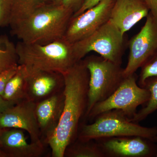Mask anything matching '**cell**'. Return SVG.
Instances as JSON below:
<instances>
[{
  "mask_svg": "<svg viewBox=\"0 0 157 157\" xmlns=\"http://www.w3.org/2000/svg\"><path fill=\"white\" fill-rule=\"evenodd\" d=\"M86 0H62V4L75 13L81 8Z\"/></svg>",
  "mask_w": 157,
  "mask_h": 157,
  "instance_id": "obj_24",
  "label": "cell"
},
{
  "mask_svg": "<svg viewBox=\"0 0 157 157\" xmlns=\"http://www.w3.org/2000/svg\"><path fill=\"white\" fill-rule=\"evenodd\" d=\"M55 2H56L61 4V3H62V0H55Z\"/></svg>",
  "mask_w": 157,
  "mask_h": 157,
  "instance_id": "obj_29",
  "label": "cell"
},
{
  "mask_svg": "<svg viewBox=\"0 0 157 157\" xmlns=\"http://www.w3.org/2000/svg\"><path fill=\"white\" fill-rule=\"evenodd\" d=\"M96 140L106 157L156 156L157 146L153 141L140 137L125 136L101 138Z\"/></svg>",
  "mask_w": 157,
  "mask_h": 157,
  "instance_id": "obj_11",
  "label": "cell"
},
{
  "mask_svg": "<svg viewBox=\"0 0 157 157\" xmlns=\"http://www.w3.org/2000/svg\"><path fill=\"white\" fill-rule=\"evenodd\" d=\"M125 35L109 20L89 36L73 44V48L79 60L94 52L104 58L121 65L128 46Z\"/></svg>",
  "mask_w": 157,
  "mask_h": 157,
  "instance_id": "obj_6",
  "label": "cell"
},
{
  "mask_svg": "<svg viewBox=\"0 0 157 157\" xmlns=\"http://www.w3.org/2000/svg\"><path fill=\"white\" fill-rule=\"evenodd\" d=\"M63 90L36 104V114L42 141L46 142L56 129L63 109Z\"/></svg>",
  "mask_w": 157,
  "mask_h": 157,
  "instance_id": "obj_13",
  "label": "cell"
},
{
  "mask_svg": "<svg viewBox=\"0 0 157 157\" xmlns=\"http://www.w3.org/2000/svg\"><path fill=\"white\" fill-rule=\"evenodd\" d=\"M0 128L21 129L28 133L31 142L44 143L37 121L36 104L28 99L14 104L0 113Z\"/></svg>",
  "mask_w": 157,
  "mask_h": 157,
  "instance_id": "obj_10",
  "label": "cell"
},
{
  "mask_svg": "<svg viewBox=\"0 0 157 157\" xmlns=\"http://www.w3.org/2000/svg\"><path fill=\"white\" fill-rule=\"evenodd\" d=\"M151 13L157 19V0H143Z\"/></svg>",
  "mask_w": 157,
  "mask_h": 157,
  "instance_id": "obj_26",
  "label": "cell"
},
{
  "mask_svg": "<svg viewBox=\"0 0 157 157\" xmlns=\"http://www.w3.org/2000/svg\"><path fill=\"white\" fill-rule=\"evenodd\" d=\"M25 67L27 99L37 104L63 90L64 78L62 73Z\"/></svg>",
  "mask_w": 157,
  "mask_h": 157,
  "instance_id": "obj_12",
  "label": "cell"
},
{
  "mask_svg": "<svg viewBox=\"0 0 157 157\" xmlns=\"http://www.w3.org/2000/svg\"><path fill=\"white\" fill-rule=\"evenodd\" d=\"M73 14L62 3L54 2L37 9L11 27V33L25 43H51L63 39Z\"/></svg>",
  "mask_w": 157,
  "mask_h": 157,
  "instance_id": "obj_2",
  "label": "cell"
},
{
  "mask_svg": "<svg viewBox=\"0 0 157 157\" xmlns=\"http://www.w3.org/2000/svg\"><path fill=\"white\" fill-rule=\"evenodd\" d=\"M26 69L24 65H18L17 72L8 82L2 97L14 104L27 99L26 93Z\"/></svg>",
  "mask_w": 157,
  "mask_h": 157,
  "instance_id": "obj_16",
  "label": "cell"
},
{
  "mask_svg": "<svg viewBox=\"0 0 157 157\" xmlns=\"http://www.w3.org/2000/svg\"><path fill=\"white\" fill-rule=\"evenodd\" d=\"M137 78L135 73L125 76L110 97L93 107L86 119L94 120L99 114L112 109L120 110L132 118L137 113V107L146 104L150 98L148 90L137 84Z\"/></svg>",
  "mask_w": 157,
  "mask_h": 157,
  "instance_id": "obj_7",
  "label": "cell"
},
{
  "mask_svg": "<svg viewBox=\"0 0 157 157\" xmlns=\"http://www.w3.org/2000/svg\"><path fill=\"white\" fill-rule=\"evenodd\" d=\"M140 68L138 84L143 87L147 78L157 75V52Z\"/></svg>",
  "mask_w": 157,
  "mask_h": 157,
  "instance_id": "obj_21",
  "label": "cell"
},
{
  "mask_svg": "<svg viewBox=\"0 0 157 157\" xmlns=\"http://www.w3.org/2000/svg\"><path fill=\"white\" fill-rule=\"evenodd\" d=\"M24 131L4 128L1 137V150L5 157H40L45 152L44 143H29Z\"/></svg>",
  "mask_w": 157,
  "mask_h": 157,
  "instance_id": "obj_14",
  "label": "cell"
},
{
  "mask_svg": "<svg viewBox=\"0 0 157 157\" xmlns=\"http://www.w3.org/2000/svg\"><path fill=\"white\" fill-rule=\"evenodd\" d=\"M101 1V0H86L81 8L77 12L73 14V17H75L83 13L88 9L96 6Z\"/></svg>",
  "mask_w": 157,
  "mask_h": 157,
  "instance_id": "obj_25",
  "label": "cell"
},
{
  "mask_svg": "<svg viewBox=\"0 0 157 157\" xmlns=\"http://www.w3.org/2000/svg\"><path fill=\"white\" fill-rule=\"evenodd\" d=\"M64 104L60 120L46 142L53 157H64L66 148L77 139L80 121L87 110L90 73L83 60L63 73Z\"/></svg>",
  "mask_w": 157,
  "mask_h": 157,
  "instance_id": "obj_1",
  "label": "cell"
},
{
  "mask_svg": "<svg viewBox=\"0 0 157 157\" xmlns=\"http://www.w3.org/2000/svg\"><path fill=\"white\" fill-rule=\"evenodd\" d=\"M54 2L55 0H13L9 25L12 27L37 9Z\"/></svg>",
  "mask_w": 157,
  "mask_h": 157,
  "instance_id": "obj_17",
  "label": "cell"
},
{
  "mask_svg": "<svg viewBox=\"0 0 157 157\" xmlns=\"http://www.w3.org/2000/svg\"><path fill=\"white\" fill-rule=\"evenodd\" d=\"M64 157H106L100 144L94 140L82 141L76 139L67 147Z\"/></svg>",
  "mask_w": 157,
  "mask_h": 157,
  "instance_id": "obj_18",
  "label": "cell"
},
{
  "mask_svg": "<svg viewBox=\"0 0 157 157\" xmlns=\"http://www.w3.org/2000/svg\"><path fill=\"white\" fill-rule=\"evenodd\" d=\"M4 128H0V149H1V136H2V133L4 131Z\"/></svg>",
  "mask_w": 157,
  "mask_h": 157,
  "instance_id": "obj_28",
  "label": "cell"
},
{
  "mask_svg": "<svg viewBox=\"0 0 157 157\" xmlns=\"http://www.w3.org/2000/svg\"><path fill=\"white\" fill-rule=\"evenodd\" d=\"M82 60L90 73L87 108L84 118L86 119L93 107L110 97L125 76L121 65L102 56L92 55L86 56Z\"/></svg>",
  "mask_w": 157,
  "mask_h": 157,
  "instance_id": "obj_5",
  "label": "cell"
},
{
  "mask_svg": "<svg viewBox=\"0 0 157 157\" xmlns=\"http://www.w3.org/2000/svg\"><path fill=\"white\" fill-rule=\"evenodd\" d=\"M13 0H0V27L9 25Z\"/></svg>",
  "mask_w": 157,
  "mask_h": 157,
  "instance_id": "obj_22",
  "label": "cell"
},
{
  "mask_svg": "<svg viewBox=\"0 0 157 157\" xmlns=\"http://www.w3.org/2000/svg\"><path fill=\"white\" fill-rule=\"evenodd\" d=\"M149 13L143 0H114L109 20L125 34Z\"/></svg>",
  "mask_w": 157,
  "mask_h": 157,
  "instance_id": "obj_15",
  "label": "cell"
},
{
  "mask_svg": "<svg viewBox=\"0 0 157 157\" xmlns=\"http://www.w3.org/2000/svg\"><path fill=\"white\" fill-rule=\"evenodd\" d=\"M143 87L149 92L150 98L145 106L130 119L132 121L136 123L142 121L157 110V75L147 78Z\"/></svg>",
  "mask_w": 157,
  "mask_h": 157,
  "instance_id": "obj_19",
  "label": "cell"
},
{
  "mask_svg": "<svg viewBox=\"0 0 157 157\" xmlns=\"http://www.w3.org/2000/svg\"><path fill=\"white\" fill-rule=\"evenodd\" d=\"M114 0H101L96 6L70 19L64 39L74 44L94 33L110 19Z\"/></svg>",
  "mask_w": 157,
  "mask_h": 157,
  "instance_id": "obj_9",
  "label": "cell"
},
{
  "mask_svg": "<svg viewBox=\"0 0 157 157\" xmlns=\"http://www.w3.org/2000/svg\"><path fill=\"white\" fill-rule=\"evenodd\" d=\"M15 47L18 65L36 70L63 74L80 61L73 44L64 38L44 45L20 41Z\"/></svg>",
  "mask_w": 157,
  "mask_h": 157,
  "instance_id": "obj_3",
  "label": "cell"
},
{
  "mask_svg": "<svg viewBox=\"0 0 157 157\" xmlns=\"http://www.w3.org/2000/svg\"><path fill=\"white\" fill-rule=\"evenodd\" d=\"M18 66L15 45L7 37H0V73Z\"/></svg>",
  "mask_w": 157,
  "mask_h": 157,
  "instance_id": "obj_20",
  "label": "cell"
},
{
  "mask_svg": "<svg viewBox=\"0 0 157 157\" xmlns=\"http://www.w3.org/2000/svg\"><path fill=\"white\" fill-rule=\"evenodd\" d=\"M91 124H81L77 139L96 140L116 137L136 136L157 142V128H148L133 122L122 111L112 109L99 114Z\"/></svg>",
  "mask_w": 157,
  "mask_h": 157,
  "instance_id": "obj_4",
  "label": "cell"
},
{
  "mask_svg": "<svg viewBox=\"0 0 157 157\" xmlns=\"http://www.w3.org/2000/svg\"><path fill=\"white\" fill-rule=\"evenodd\" d=\"M14 104L9 101H6L2 96L0 95V113L8 109L9 107H11Z\"/></svg>",
  "mask_w": 157,
  "mask_h": 157,
  "instance_id": "obj_27",
  "label": "cell"
},
{
  "mask_svg": "<svg viewBox=\"0 0 157 157\" xmlns=\"http://www.w3.org/2000/svg\"><path fill=\"white\" fill-rule=\"evenodd\" d=\"M17 67L11 68L0 73V95L2 97L6 84L17 72Z\"/></svg>",
  "mask_w": 157,
  "mask_h": 157,
  "instance_id": "obj_23",
  "label": "cell"
},
{
  "mask_svg": "<svg viewBox=\"0 0 157 157\" xmlns=\"http://www.w3.org/2000/svg\"><path fill=\"white\" fill-rule=\"evenodd\" d=\"M129 54L125 76L134 74L157 52V19L151 13L141 29L128 42Z\"/></svg>",
  "mask_w": 157,
  "mask_h": 157,
  "instance_id": "obj_8",
  "label": "cell"
},
{
  "mask_svg": "<svg viewBox=\"0 0 157 157\" xmlns=\"http://www.w3.org/2000/svg\"><path fill=\"white\" fill-rule=\"evenodd\" d=\"M155 157H157V154L156 155V156H155Z\"/></svg>",
  "mask_w": 157,
  "mask_h": 157,
  "instance_id": "obj_30",
  "label": "cell"
}]
</instances>
